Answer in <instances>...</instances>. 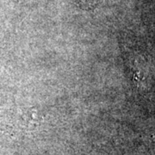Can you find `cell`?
<instances>
[{
  "label": "cell",
  "mask_w": 155,
  "mask_h": 155,
  "mask_svg": "<svg viewBox=\"0 0 155 155\" xmlns=\"http://www.w3.org/2000/svg\"><path fill=\"white\" fill-rule=\"evenodd\" d=\"M78 7L85 11H90L94 9L98 5L99 0H72Z\"/></svg>",
  "instance_id": "6da1fadb"
}]
</instances>
